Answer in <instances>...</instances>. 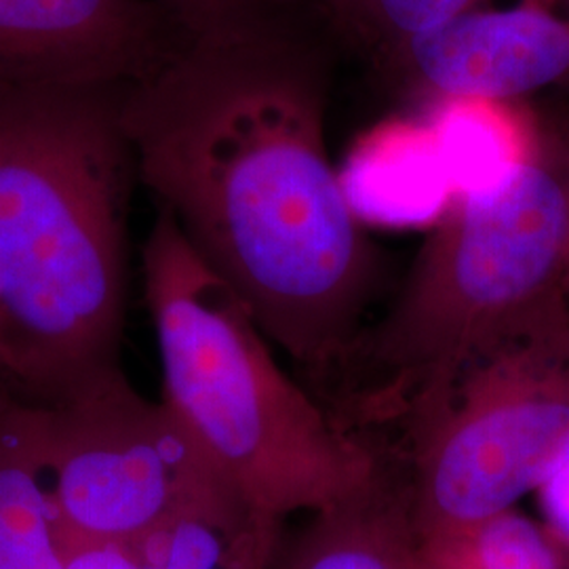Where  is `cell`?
Here are the masks:
<instances>
[{
	"label": "cell",
	"instance_id": "obj_1",
	"mask_svg": "<svg viewBox=\"0 0 569 569\" xmlns=\"http://www.w3.org/2000/svg\"><path fill=\"white\" fill-rule=\"evenodd\" d=\"M138 180L296 363L329 378L366 329L376 253L326 142L319 58L281 23L192 39L122 98Z\"/></svg>",
	"mask_w": 569,
	"mask_h": 569
},
{
	"label": "cell",
	"instance_id": "obj_2",
	"mask_svg": "<svg viewBox=\"0 0 569 569\" xmlns=\"http://www.w3.org/2000/svg\"><path fill=\"white\" fill-rule=\"evenodd\" d=\"M124 96L0 93V359L30 406L121 369L138 178Z\"/></svg>",
	"mask_w": 569,
	"mask_h": 569
},
{
	"label": "cell",
	"instance_id": "obj_3",
	"mask_svg": "<svg viewBox=\"0 0 569 569\" xmlns=\"http://www.w3.org/2000/svg\"><path fill=\"white\" fill-rule=\"evenodd\" d=\"M568 260V152L542 143L502 180L451 199L387 315L333 369L329 411L366 443L399 437L472 352L566 296Z\"/></svg>",
	"mask_w": 569,
	"mask_h": 569
},
{
	"label": "cell",
	"instance_id": "obj_4",
	"mask_svg": "<svg viewBox=\"0 0 569 569\" xmlns=\"http://www.w3.org/2000/svg\"><path fill=\"white\" fill-rule=\"evenodd\" d=\"M163 403L253 509L284 523L371 488L385 462L296 385L239 296L159 207L142 249Z\"/></svg>",
	"mask_w": 569,
	"mask_h": 569
},
{
	"label": "cell",
	"instance_id": "obj_5",
	"mask_svg": "<svg viewBox=\"0 0 569 569\" xmlns=\"http://www.w3.org/2000/svg\"><path fill=\"white\" fill-rule=\"evenodd\" d=\"M385 460L428 538L515 510L569 460L566 296L493 336Z\"/></svg>",
	"mask_w": 569,
	"mask_h": 569
},
{
	"label": "cell",
	"instance_id": "obj_6",
	"mask_svg": "<svg viewBox=\"0 0 569 569\" xmlns=\"http://www.w3.org/2000/svg\"><path fill=\"white\" fill-rule=\"evenodd\" d=\"M39 409L66 545H133L183 507L237 491L176 413L142 397L122 369Z\"/></svg>",
	"mask_w": 569,
	"mask_h": 569
},
{
	"label": "cell",
	"instance_id": "obj_7",
	"mask_svg": "<svg viewBox=\"0 0 569 569\" xmlns=\"http://www.w3.org/2000/svg\"><path fill=\"white\" fill-rule=\"evenodd\" d=\"M190 41L157 0H0V93H127Z\"/></svg>",
	"mask_w": 569,
	"mask_h": 569
},
{
	"label": "cell",
	"instance_id": "obj_8",
	"mask_svg": "<svg viewBox=\"0 0 569 569\" xmlns=\"http://www.w3.org/2000/svg\"><path fill=\"white\" fill-rule=\"evenodd\" d=\"M432 102H517L569 81V9L540 0L472 7L409 42L388 66Z\"/></svg>",
	"mask_w": 569,
	"mask_h": 569
},
{
	"label": "cell",
	"instance_id": "obj_9",
	"mask_svg": "<svg viewBox=\"0 0 569 569\" xmlns=\"http://www.w3.org/2000/svg\"><path fill=\"white\" fill-rule=\"evenodd\" d=\"M359 220L416 224L443 216L453 186L427 119H392L352 150L340 173Z\"/></svg>",
	"mask_w": 569,
	"mask_h": 569
},
{
	"label": "cell",
	"instance_id": "obj_10",
	"mask_svg": "<svg viewBox=\"0 0 569 569\" xmlns=\"http://www.w3.org/2000/svg\"><path fill=\"white\" fill-rule=\"evenodd\" d=\"M272 569H418L416 536L392 470L385 465L367 491L284 531Z\"/></svg>",
	"mask_w": 569,
	"mask_h": 569
},
{
	"label": "cell",
	"instance_id": "obj_11",
	"mask_svg": "<svg viewBox=\"0 0 569 569\" xmlns=\"http://www.w3.org/2000/svg\"><path fill=\"white\" fill-rule=\"evenodd\" d=\"M66 547L41 409L0 401V569H61Z\"/></svg>",
	"mask_w": 569,
	"mask_h": 569
},
{
	"label": "cell",
	"instance_id": "obj_12",
	"mask_svg": "<svg viewBox=\"0 0 569 569\" xmlns=\"http://www.w3.org/2000/svg\"><path fill=\"white\" fill-rule=\"evenodd\" d=\"M427 122L453 186V197L502 180L531 159L542 140L515 102L441 100Z\"/></svg>",
	"mask_w": 569,
	"mask_h": 569
},
{
	"label": "cell",
	"instance_id": "obj_13",
	"mask_svg": "<svg viewBox=\"0 0 569 569\" xmlns=\"http://www.w3.org/2000/svg\"><path fill=\"white\" fill-rule=\"evenodd\" d=\"M284 531L234 509H190L136 545L148 569H272Z\"/></svg>",
	"mask_w": 569,
	"mask_h": 569
},
{
	"label": "cell",
	"instance_id": "obj_14",
	"mask_svg": "<svg viewBox=\"0 0 569 569\" xmlns=\"http://www.w3.org/2000/svg\"><path fill=\"white\" fill-rule=\"evenodd\" d=\"M418 569H569L542 523L509 510L470 528L416 538Z\"/></svg>",
	"mask_w": 569,
	"mask_h": 569
},
{
	"label": "cell",
	"instance_id": "obj_15",
	"mask_svg": "<svg viewBox=\"0 0 569 569\" xmlns=\"http://www.w3.org/2000/svg\"><path fill=\"white\" fill-rule=\"evenodd\" d=\"M352 41L388 68L407 44L483 0H315Z\"/></svg>",
	"mask_w": 569,
	"mask_h": 569
},
{
	"label": "cell",
	"instance_id": "obj_16",
	"mask_svg": "<svg viewBox=\"0 0 569 569\" xmlns=\"http://www.w3.org/2000/svg\"><path fill=\"white\" fill-rule=\"evenodd\" d=\"M190 39H234L279 23L268 0H157Z\"/></svg>",
	"mask_w": 569,
	"mask_h": 569
},
{
	"label": "cell",
	"instance_id": "obj_17",
	"mask_svg": "<svg viewBox=\"0 0 569 569\" xmlns=\"http://www.w3.org/2000/svg\"><path fill=\"white\" fill-rule=\"evenodd\" d=\"M61 569H148L131 545L72 542L63 552Z\"/></svg>",
	"mask_w": 569,
	"mask_h": 569
},
{
	"label": "cell",
	"instance_id": "obj_18",
	"mask_svg": "<svg viewBox=\"0 0 569 569\" xmlns=\"http://www.w3.org/2000/svg\"><path fill=\"white\" fill-rule=\"evenodd\" d=\"M536 493L542 510V528L569 555V460Z\"/></svg>",
	"mask_w": 569,
	"mask_h": 569
},
{
	"label": "cell",
	"instance_id": "obj_19",
	"mask_svg": "<svg viewBox=\"0 0 569 569\" xmlns=\"http://www.w3.org/2000/svg\"><path fill=\"white\" fill-rule=\"evenodd\" d=\"M7 399H18V397H16L13 388H11V382L7 378V371H4V366H2V359H0V401H7Z\"/></svg>",
	"mask_w": 569,
	"mask_h": 569
},
{
	"label": "cell",
	"instance_id": "obj_20",
	"mask_svg": "<svg viewBox=\"0 0 569 569\" xmlns=\"http://www.w3.org/2000/svg\"><path fill=\"white\" fill-rule=\"evenodd\" d=\"M540 2H545V4H549V7H566L569 9V0H540Z\"/></svg>",
	"mask_w": 569,
	"mask_h": 569
},
{
	"label": "cell",
	"instance_id": "obj_21",
	"mask_svg": "<svg viewBox=\"0 0 569 569\" xmlns=\"http://www.w3.org/2000/svg\"><path fill=\"white\" fill-rule=\"evenodd\" d=\"M566 148V146H563ZM566 152H568V159H569V150L566 148ZM563 291H566V298H568L569 302V260H568V270H566V281H563Z\"/></svg>",
	"mask_w": 569,
	"mask_h": 569
},
{
	"label": "cell",
	"instance_id": "obj_22",
	"mask_svg": "<svg viewBox=\"0 0 569 569\" xmlns=\"http://www.w3.org/2000/svg\"><path fill=\"white\" fill-rule=\"evenodd\" d=\"M272 7H279V4H289V2H302V0H268Z\"/></svg>",
	"mask_w": 569,
	"mask_h": 569
},
{
	"label": "cell",
	"instance_id": "obj_23",
	"mask_svg": "<svg viewBox=\"0 0 569 569\" xmlns=\"http://www.w3.org/2000/svg\"><path fill=\"white\" fill-rule=\"evenodd\" d=\"M563 146H566V148H568V150H569V136H568V140H566V143H563Z\"/></svg>",
	"mask_w": 569,
	"mask_h": 569
},
{
	"label": "cell",
	"instance_id": "obj_24",
	"mask_svg": "<svg viewBox=\"0 0 569 569\" xmlns=\"http://www.w3.org/2000/svg\"><path fill=\"white\" fill-rule=\"evenodd\" d=\"M568 557H569V555H568Z\"/></svg>",
	"mask_w": 569,
	"mask_h": 569
}]
</instances>
